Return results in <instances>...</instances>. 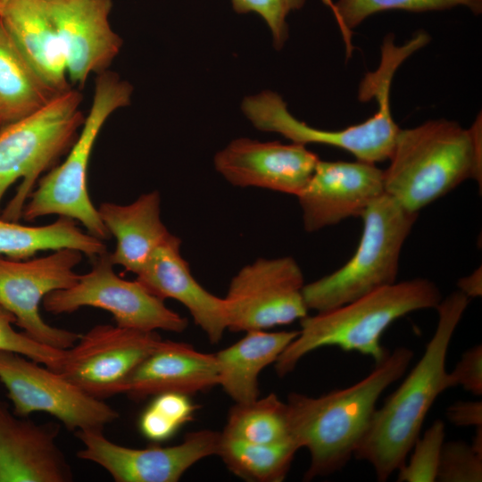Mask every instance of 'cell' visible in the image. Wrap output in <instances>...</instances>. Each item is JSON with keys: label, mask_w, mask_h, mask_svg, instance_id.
I'll use <instances>...</instances> for the list:
<instances>
[{"label": "cell", "mask_w": 482, "mask_h": 482, "mask_svg": "<svg viewBox=\"0 0 482 482\" xmlns=\"http://www.w3.org/2000/svg\"><path fill=\"white\" fill-rule=\"evenodd\" d=\"M460 290L436 307L438 321L424 353L401 385L375 410L353 457L369 462L378 481H386L407 460L432 404L445 390L446 355L453 333L469 304Z\"/></svg>", "instance_id": "cell-1"}, {"label": "cell", "mask_w": 482, "mask_h": 482, "mask_svg": "<svg viewBox=\"0 0 482 482\" xmlns=\"http://www.w3.org/2000/svg\"><path fill=\"white\" fill-rule=\"evenodd\" d=\"M413 352L396 347L365 378L319 397L300 393L287 396L291 436L309 451L303 477L309 481L342 470L353 457L382 393L406 372Z\"/></svg>", "instance_id": "cell-2"}, {"label": "cell", "mask_w": 482, "mask_h": 482, "mask_svg": "<svg viewBox=\"0 0 482 482\" xmlns=\"http://www.w3.org/2000/svg\"><path fill=\"white\" fill-rule=\"evenodd\" d=\"M481 136L480 115L469 129L445 119L400 129L384 170L385 193L419 213L468 179L481 184Z\"/></svg>", "instance_id": "cell-3"}, {"label": "cell", "mask_w": 482, "mask_h": 482, "mask_svg": "<svg viewBox=\"0 0 482 482\" xmlns=\"http://www.w3.org/2000/svg\"><path fill=\"white\" fill-rule=\"evenodd\" d=\"M442 300L437 286L422 278L377 289L353 302L300 320L296 337L274 363L279 377L292 372L308 353L337 346L371 357L376 363L389 353L381 345L384 331L397 319L418 310L436 308Z\"/></svg>", "instance_id": "cell-4"}, {"label": "cell", "mask_w": 482, "mask_h": 482, "mask_svg": "<svg viewBox=\"0 0 482 482\" xmlns=\"http://www.w3.org/2000/svg\"><path fill=\"white\" fill-rule=\"evenodd\" d=\"M397 48L381 49L378 68L363 78L358 93L361 101L371 97L378 101L377 112L362 123L340 130H324L312 127L294 117L282 97L270 90L246 96L241 108L258 129L282 135L293 143L321 144L344 149L358 161L377 163L388 160L400 130L390 108V87L394 75L404 62Z\"/></svg>", "instance_id": "cell-5"}, {"label": "cell", "mask_w": 482, "mask_h": 482, "mask_svg": "<svg viewBox=\"0 0 482 482\" xmlns=\"http://www.w3.org/2000/svg\"><path fill=\"white\" fill-rule=\"evenodd\" d=\"M133 87L107 70L96 75L91 107L66 159L38 180L26 202L21 218L27 221L56 214L81 223L87 232L103 241L110 237L87 187V173L95 142L104 124L117 110L131 102Z\"/></svg>", "instance_id": "cell-6"}, {"label": "cell", "mask_w": 482, "mask_h": 482, "mask_svg": "<svg viewBox=\"0 0 482 482\" xmlns=\"http://www.w3.org/2000/svg\"><path fill=\"white\" fill-rule=\"evenodd\" d=\"M418 213L384 193L362 212V233L353 257L340 269L309 284L303 295L308 310L326 312L394 284L403 245Z\"/></svg>", "instance_id": "cell-7"}, {"label": "cell", "mask_w": 482, "mask_h": 482, "mask_svg": "<svg viewBox=\"0 0 482 482\" xmlns=\"http://www.w3.org/2000/svg\"><path fill=\"white\" fill-rule=\"evenodd\" d=\"M82 98L78 90L70 88L32 114L0 129V204L8 188L22 179L2 218L19 220L39 176L68 154L85 120Z\"/></svg>", "instance_id": "cell-8"}, {"label": "cell", "mask_w": 482, "mask_h": 482, "mask_svg": "<svg viewBox=\"0 0 482 482\" xmlns=\"http://www.w3.org/2000/svg\"><path fill=\"white\" fill-rule=\"evenodd\" d=\"M93 260L91 270L79 275L72 286L45 296L42 304L46 312L71 313L90 306L111 312L116 325L123 328L175 333L187 328V320L168 308L162 299L151 294L137 280L118 276L107 251Z\"/></svg>", "instance_id": "cell-9"}, {"label": "cell", "mask_w": 482, "mask_h": 482, "mask_svg": "<svg viewBox=\"0 0 482 482\" xmlns=\"http://www.w3.org/2000/svg\"><path fill=\"white\" fill-rule=\"evenodd\" d=\"M0 381L19 417L46 412L73 431H103L119 418L102 399L86 394L58 371L21 353L0 350Z\"/></svg>", "instance_id": "cell-10"}, {"label": "cell", "mask_w": 482, "mask_h": 482, "mask_svg": "<svg viewBox=\"0 0 482 482\" xmlns=\"http://www.w3.org/2000/svg\"><path fill=\"white\" fill-rule=\"evenodd\" d=\"M303 276L290 256L259 258L231 279L225 302L227 329L266 330L308 315Z\"/></svg>", "instance_id": "cell-11"}, {"label": "cell", "mask_w": 482, "mask_h": 482, "mask_svg": "<svg viewBox=\"0 0 482 482\" xmlns=\"http://www.w3.org/2000/svg\"><path fill=\"white\" fill-rule=\"evenodd\" d=\"M82 255L78 250L63 248L30 260L0 257V305L13 314L15 325L35 341L67 350L78 340V333L47 324L39 307L46 295L78 280L74 269Z\"/></svg>", "instance_id": "cell-12"}, {"label": "cell", "mask_w": 482, "mask_h": 482, "mask_svg": "<svg viewBox=\"0 0 482 482\" xmlns=\"http://www.w3.org/2000/svg\"><path fill=\"white\" fill-rule=\"evenodd\" d=\"M162 340L156 331L96 325L66 350L58 372L98 399L124 394L134 370Z\"/></svg>", "instance_id": "cell-13"}, {"label": "cell", "mask_w": 482, "mask_h": 482, "mask_svg": "<svg viewBox=\"0 0 482 482\" xmlns=\"http://www.w3.org/2000/svg\"><path fill=\"white\" fill-rule=\"evenodd\" d=\"M83 444L78 458L104 469L116 482H177L199 461L216 455L220 433L202 429L176 445L130 448L106 438L103 431H75Z\"/></svg>", "instance_id": "cell-14"}, {"label": "cell", "mask_w": 482, "mask_h": 482, "mask_svg": "<svg viewBox=\"0 0 482 482\" xmlns=\"http://www.w3.org/2000/svg\"><path fill=\"white\" fill-rule=\"evenodd\" d=\"M384 193V170L375 163L319 160L296 197L304 229L314 232L349 217H361Z\"/></svg>", "instance_id": "cell-15"}, {"label": "cell", "mask_w": 482, "mask_h": 482, "mask_svg": "<svg viewBox=\"0 0 482 482\" xmlns=\"http://www.w3.org/2000/svg\"><path fill=\"white\" fill-rule=\"evenodd\" d=\"M305 145L241 137L214 156L216 170L231 185L297 195L319 162Z\"/></svg>", "instance_id": "cell-16"}, {"label": "cell", "mask_w": 482, "mask_h": 482, "mask_svg": "<svg viewBox=\"0 0 482 482\" xmlns=\"http://www.w3.org/2000/svg\"><path fill=\"white\" fill-rule=\"evenodd\" d=\"M57 30L71 84L83 86L111 66L122 38L109 20L112 0H45Z\"/></svg>", "instance_id": "cell-17"}, {"label": "cell", "mask_w": 482, "mask_h": 482, "mask_svg": "<svg viewBox=\"0 0 482 482\" xmlns=\"http://www.w3.org/2000/svg\"><path fill=\"white\" fill-rule=\"evenodd\" d=\"M59 426L36 424L0 400V482H71L73 474L56 443Z\"/></svg>", "instance_id": "cell-18"}, {"label": "cell", "mask_w": 482, "mask_h": 482, "mask_svg": "<svg viewBox=\"0 0 482 482\" xmlns=\"http://www.w3.org/2000/svg\"><path fill=\"white\" fill-rule=\"evenodd\" d=\"M180 243L179 237L171 235L154 251L136 274V280L154 295L182 303L209 341L217 344L227 330L224 299L196 281L180 254Z\"/></svg>", "instance_id": "cell-19"}, {"label": "cell", "mask_w": 482, "mask_h": 482, "mask_svg": "<svg viewBox=\"0 0 482 482\" xmlns=\"http://www.w3.org/2000/svg\"><path fill=\"white\" fill-rule=\"evenodd\" d=\"M218 385L214 354L199 352L186 343L162 340L134 370L124 394L134 400L168 392L191 395Z\"/></svg>", "instance_id": "cell-20"}, {"label": "cell", "mask_w": 482, "mask_h": 482, "mask_svg": "<svg viewBox=\"0 0 482 482\" xmlns=\"http://www.w3.org/2000/svg\"><path fill=\"white\" fill-rule=\"evenodd\" d=\"M0 18L40 79L55 94L71 88L65 54L45 0H9Z\"/></svg>", "instance_id": "cell-21"}, {"label": "cell", "mask_w": 482, "mask_h": 482, "mask_svg": "<svg viewBox=\"0 0 482 482\" xmlns=\"http://www.w3.org/2000/svg\"><path fill=\"white\" fill-rule=\"evenodd\" d=\"M158 191L141 195L129 204H101L99 216L116 246L109 253L113 265L137 274L154 251L172 235L161 220Z\"/></svg>", "instance_id": "cell-22"}, {"label": "cell", "mask_w": 482, "mask_h": 482, "mask_svg": "<svg viewBox=\"0 0 482 482\" xmlns=\"http://www.w3.org/2000/svg\"><path fill=\"white\" fill-rule=\"evenodd\" d=\"M245 333L241 339L214 354L219 370L218 386L235 403L259 397L260 373L275 363L296 337L298 330H250Z\"/></svg>", "instance_id": "cell-23"}, {"label": "cell", "mask_w": 482, "mask_h": 482, "mask_svg": "<svg viewBox=\"0 0 482 482\" xmlns=\"http://www.w3.org/2000/svg\"><path fill=\"white\" fill-rule=\"evenodd\" d=\"M57 95L33 71L0 18V129L37 112Z\"/></svg>", "instance_id": "cell-24"}, {"label": "cell", "mask_w": 482, "mask_h": 482, "mask_svg": "<svg viewBox=\"0 0 482 482\" xmlns=\"http://www.w3.org/2000/svg\"><path fill=\"white\" fill-rule=\"evenodd\" d=\"M79 222L59 216L45 226H25L0 218V255L12 260H27L37 253L63 248L75 249L92 259L106 252L103 240L84 232Z\"/></svg>", "instance_id": "cell-25"}, {"label": "cell", "mask_w": 482, "mask_h": 482, "mask_svg": "<svg viewBox=\"0 0 482 482\" xmlns=\"http://www.w3.org/2000/svg\"><path fill=\"white\" fill-rule=\"evenodd\" d=\"M299 447L294 442L258 444L220 434L217 454L233 474L250 482H281Z\"/></svg>", "instance_id": "cell-26"}, {"label": "cell", "mask_w": 482, "mask_h": 482, "mask_svg": "<svg viewBox=\"0 0 482 482\" xmlns=\"http://www.w3.org/2000/svg\"><path fill=\"white\" fill-rule=\"evenodd\" d=\"M220 434L258 444L294 442L287 403L273 393L251 402L235 403Z\"/></svg>", "instance_id": "cell-27"}, {"label": "cell", "mask_w": 482, "mask_h": 482, "mask_svg": "<svg viewBox=\"0 0 482 482\" xmlns=\"http://www.w3.org/2000/svg\"><path fill=\"white\" fill-rule=\"evenodd\" d=\"M455 6H465L473 13L479 14L482 12V0H338L335 3L333 14L349 57L353 51L352 29L376 12L389 10L441 11Z\"/></svg>", "instance_id": "cell-28"}, {"label": "cell", "mask_w": 482, "mask_h": 482, "mask_svg": "<svg viewBox=\"0 0 482 482\" xmlns=\"http://www.w3.org/2000/svg\"><path fill=\"white\" fill-rule=\"evenodd\" d=\"M197 408L187 395L173 392L156 395L139 417V431L151 442L167 441L193 420Z\"/></svg>", "instance_id": "cell-29"}, {"label": "cell", "mask_w": 482, "mask_h": 482, "mask_svg": "<svg viewBox=\"0 0 482 482\" xmlns=\"http://www.w3.org/2000/svg\"><path fill=\"white\" fill-rule=\"evenodd\" d=\"M445 422L436 420L419 436L411 447L409 461L398 470V482H434L445 443Z\"/></svg>", "instance_id": "cell-30"}, {"label": "cell", "mask_w": 482, "mask_h": 482, "mask_svg": "<svg viewBox=\"0 0 482 482\" xmlns=\"http://www.w3.org/2000/svg\"><path fill=\"white\" fill-rule=\"evenodd\" d=\"M15 321L13 314L0 305V350L21 353L54 371H59L66 350L45 345L24 332L16 331L12 328Z\"/></svg>", "instance_id": "cell-31"}, {"label": "cell", "mask_w": 482, "mask_h": 482, "mask_svg": "<svg viewBox=\"0 0 482 482\" xmlns=\"http://www.w3.org/2000/svg\"><path fill=\"white\" fill-rule=\"evenodd\" d=\"M436 481L481 482L482 452L462 441L445 442Z\"/></svg>", "instance_id": "cell-32"}, {"label": "cell", "mask_w": 482, "mask_h": 482, "mask_svg": "<svg viewBox=\"0 0 482 482\" xmlns=\"http://www.w3.org/2000/svg\"><path fill=\"white\" fill-rule=\"evenodd\" d=\"M237 13L258 14L269 27L276 49L284 46L288 38L287 18L290 12L301 9L305 0H230Z\"/></svg>", "instance_id": "cell-33"}, {"label": "cell", "mask_w": 482, "mask_h": 482, "mask_svg": "<svg viewBox=\"0 0 482 482\" xmlns=\"http://www.w3.org/2000/svg\"><path fill=\"white\" fill-rule=\"evenodd\" d=\"M447 387L461 386L474 395H482V346L466 350L451 372H447Z\"/></svg>", "instance_id": "cell-34"}, {"label": "cell", "mask_w": 482, "mask_h": 482, "mask_svg": "<svg viewBox=\"0 0 482 482\" xmlns=\"http://www.w3.org/2000/svg\"><path fill=\"white\" fill-rule=\"evenodd\" d=\"M445 417L448 421L458 427H481L482 402L457 401L447 407Z\"/></svg>", "instance_id": "cell-35"}, {"label": "cell", "mask_w": 482, "mask_h": 482, "mask_svg": "<svg viewBox=\"0 0 482 482\" xmlns=\"http://www.w3.org/2000/svg\"><path fill=\"white\" fill-rule=\"evenodd\" d=\"M457 285L459 290L469 298L480 296L482 292L481 268L479 267L470 275L460 278Z\"/></svg>", "instance_id": "cell-36"}, {"label": "cell", "mask_w": 482, "mask_h": 482, "mask_svg": "<svg viewBox=\"0 0 482 482\" xmlns=\"http://www.w3.org/2000/svg\"><path fill=\"white\" fill-rule=\"evenodd\" d=\"M322 3L327 5L328 7L330 8V10L332 11V12H334V10H335V3L332 1V0H321Z\"/></svg>", "instance_id": "cell-37"}, {"label": "cell", "mask_w": 482, "mask_h": 482, "mask_svg": "<svg viewBox=\"0 0 482 482\" xmlns=\"http://www.w3.org/2000/svg\"><path fill=\"white\" fill-rule=\"evenodd\" d=\"M9 0H0V12L3 10L4 6Z\"/></svg>", "instance_id": "cell-38"}]
</instances>
